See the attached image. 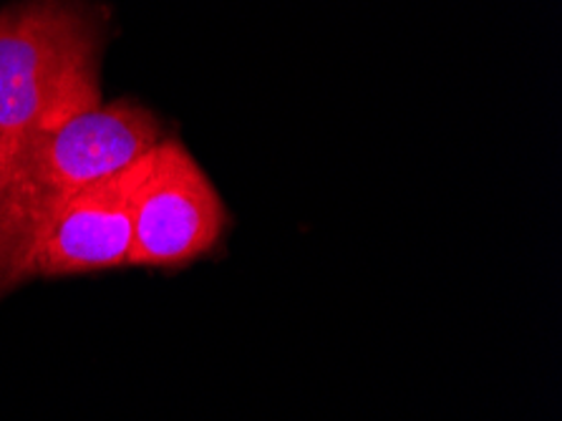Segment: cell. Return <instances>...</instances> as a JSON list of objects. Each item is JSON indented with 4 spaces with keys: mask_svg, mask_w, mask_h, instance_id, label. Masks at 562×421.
I'll return each mask as SVG.
<instances>
[{
    "mask_svg": "<svg viewBox=\"0 0 562 421\" xmlns=\"http://www.w3.org/2000/svg\"><path fill=\"white\" fill-rule=\"evenodd\" d=\"M161 140L147 107L116 99L0 154V293L29 280L41 232L76 192L134 165Z\"/></svg>",
    "mask_w": 562,
    "mask_h": 421,
    "instance_id": "6da1fadb",
    "label": "cell"
},
{
    "mask_svg": "<svg viewBox=\"0 0 562 421\" xmlns=\"http://www.w3.org/2000/svg\"><path fill=\"white\" fill-rule=\"evenodd\" d=\"M101 43V15L81 0L0 11V154L104 104Z\"/></svg>",
    "mask_w": 562,
    "mask_h": 421,
    "instance_id": "7a4b0ae2",
    "label": "cell"
},
{
    "mask_svg": "<svg viewBox=\"0 0 562 421\" xmlns=\"http://www.w3.org/2000/svg\"><path fill=\"white\" fill-rule=\"evenodd\" d=\"M227 210L187 147L161 140L139 159L126 265L182 268L223 237Z\"/></svg>",
    "mask_w": 562,
    "mask_h": 421,
    "instance_id": "3957f363",
    "label": "cell"
},
{
    "mask_svg": "<svg viewBox=\"0 0 562 421\" xmlns=\"http://www.w3.org/2000/svg\"><path fill=\"white\" fill-rule=\"evenodd\" d=\"M139 159L87 185L54 214L31 253L29 278H61L126 265Z\"/></svg>",
    "mask_w": 562,
    "mask_h": 421,
    "instance_id": "277c9868",
    "label": "cell"
}]
</instances>
